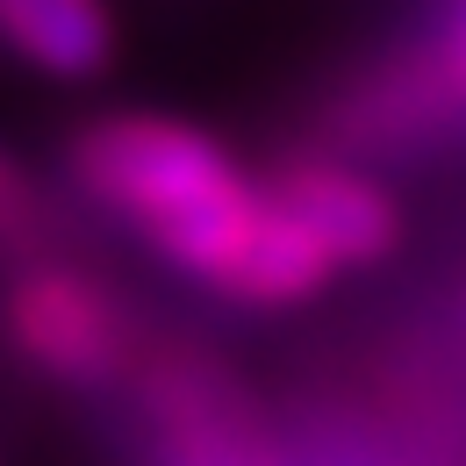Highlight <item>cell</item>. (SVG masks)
Segmentation results:
<instances>
[{"instance_id":"5","label":"cell","mask_w":466,"mask_h":466,"mask_svg":"<svg viewBox=\"0 0 466 466\" xmlns=\"http://www.w3.org/2000/svg\"><path fill=\"white\" fill-rule=\"evenodd\" d=\"M51 237H58V208H51L44 179L0 144V258H36V251H51Z\"/></svg>"},{"instance_id":"2","label":"cell","mask_w":466,"mask_h":466,"mask_svg":"<svg viewBox=\"0 0 466 466\" xmlns=\"http://www.w3.org/2000/svg\"><path fill=\"white\" fill-rule=\"evenodd\" d=\"M0 330L29 373H44L51 388H116L137 380L144 366V330L94 266H72L58 251L15 258V280L0 294Z\"/></svg>"},{"instance_id":"4","label":"cell","mask_w":466,"mask_h":466,"mask_svg":"<svg viewBox=\"0 0 466 466\" xmlns=\"http://www.w3.org/2000/svg\"><path fill=\"white\" fill-rule=\"evenodd\" d=\"M0 51L36 79H101L116 65V7L108 0H0Z\"/></svg>"},{"instance_id":"1","label":"cell","mask_w":466,"mask_h":466,"mask_svg":"<svg viewBox=\"0 0 466 466\" xmlns=\"http://www.w3.org/2000/svg\"><path fill=\"white\" fill-rule=\"evenodd\" d=\"M65 179L86 208L137 230L179 280L237 309H301L338 280L288 201L237 166L223 137L166 108H108L65 137Z\"/></svg>"},{"instance_id":"3","label":"cell","mask_w":466,"mask_h":466,"mask_svg":"<svg viewBox=\"0 0 466 466\" xmlns=\"http://www.w3.org/2000/svg\"><path fill=\"white\" fill-rule=\"evenodd\" d=\"M266 187L323 237V251L338 258V273L380 266L402 244V201H395V187L373 173L359 151H338V144L294 151V158H280L266 173Z\"/></svg>"}]
</instances>
